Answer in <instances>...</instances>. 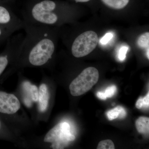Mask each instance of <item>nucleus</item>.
<instances>
[{"mask_svg": "<svg viewBox=\"0 0 149 149\" xmlns=\"http://www.w3.org/2000/svg\"><path fill=\"white\" fill-rule=\"evenodd\" d=\"M107 6L115 10L124 8L129 2L130 0H101Z\"/></svg>", "mask_w": 149, "mask_h": 149, "instance_id": "9", "label": "nucleus"}, {"mask_svg": "<svg viewBox=\"0 0 149 149\" xmlns=\"http://www.w3.org/2000/svg\"><path fill=\"white\" fill-rule=\"evenodd\" d=\"M127 115L126 111L124 108L121 106H118L113 109L107 112V116L109 120H112L117 118H124Z\"/></svg>", "mask_w": 149, "mask_h": 149, "instance_id": "7", "label": "nucleus"}, {"mask_svg": "<svg viewBox=\"0 0 149 149\" xmlns=\"http://www.w3.org/2000/svg\"><path fill=\"white\" fill-rule=\"evenodd\" d=\"M32 85L29 81H24L22 83V88L24 92V103L28 107H30L32 105V100L30 94V87Z\"/></svg>", "mask_w": 149, "mask_h": 149, "instance_id": "10", "label": "nucleus"}, {"mask_svg": "<svg viewBox=\"0 0 149 149\" xmlns=\"http://www.w3.org/2000/svg\"><path fill=\"white\" fill-rule=\"evenodd\" d=\"M0 126H1V123H0Z\"/></svg>", "mask_w": 149, "mask_h": 149, "instance_id": "22", "label": "nucleus"}, {"mask_svg": "<svg viewBox=\"0 0 149 149\" xmlns=\"http://www.w3.org/2000/svg\"><path fill=\"white\" fill-rule=\"evenodd\" d=\"M137 108L141 109L143 107V98L142 97L140 98L136 102V104Z\"/></svg>", "mask_w": 149, "mask_h": 149, "instance_id": "19", "label": "nucleus"}, {"mask_svg": "<svg viewBox=\"0 0 149 149\" xmlns=\"http://www.w3.org/2000/svg\"><path fill=\"white\" fill-rule=\"evenodd\" d=\"M97 96L99 98L101 99L102 100H106L107 97L104 93H102V92H99L97 93Z\"/></svg>", "mask_w": 149, "mask_h": 149, "instance_id": "20", "label": "nucleus"}, {"mask_svg": "<svg viewBox=\"0 0 149 149\" xmlns=\"http://www.w3.org/2000/svg\"><path fill=\"white\" fill-rule=\"evenodd\" d=\"M30 94L32 101L38 102L39 99V91L36 85H31L30 87Z\"/></svg>", "mask_w": 149, "mask_h": 149, "instance_id": "14", "label": "nucleus"}, {"mask_svg": "<svg viewBox=\"0 0 149 149\" xmlns=\"http://www.w3.org/2000/svg\"><path fill=\"white\" fill-rule=\"evenodd\" d=\"M97 149H114V143L112 141L110 140H106L100 141L99 143Z\"/></svg>", "mask_w": 149, "mask_h": 149, "instance_id": "12", "label": "nucleus"}, {"mask_svg": "<svg viewBox=\"0 0 149 149\" xmlns=\"http://www.w3.org/2000/svg\"><path fill=\"white\" fill-rule=\"evenodd\" d=\"M128 50V48L127 47H123L120 48L118 55V58L120 61H123L125 59L126 53Z\"/></svg>", "mask_w": 149, "mask_h": 149, "instance_id": "16", "label": "nucleus"}, {"mask_svg": "<svg viewBox=\"0 0 149 149\" xmlns=\"http://www.w3.org/2000/svg\"><path fill=\"white\" fill-rule=\"evenodd\" d=\"M98 37L93 31L83 32L75 38L71 44V52L74 57H83L92 52L97 45Z\"/></svg>", "mask_w": 149, "mask_h": 149, "instance_id": "3", "label": "nucleus"}, {"mask_svg": "<svg viewBox=\"0 0 149 149\" xmlns=\"http://www.w3.org/2000/svg\"><path fill=\"white\" fill-rule=\"evenodd\" d=\"M74 1L77 2L84 3L87 2L89 1L90 0H74Z\"/></svg>", "mask_w": 149, "mask_h": 149, "instance_id": "21", "label": "nucleus"}, {"mask_svg": "<svg viewBox=\"0 0 149 149\" xmlns=\"http://www.w3.org/2000/svg\"><path fill=\"white\" fill-rule=\"evenodd\" d=\"M98 70L93 67L84 70L70 83V91L71 95L79 96L90 91L98 81Z\"/></svg>", "mask_w": 149, "mask_h": 149, "instance_id": "2", "label": "nucleus"}, {"mask_svg": "<svg viewBox=\"0 0 149 149\" xmlns=\"http://www.w3.org/2000/svg\"><path fill=\"white\" fill-rule=\"evenodd\" d=\"M75 137L70 133V126L66 122L60 123L52 128L45 136L44 142L52 143L53 149H63Z\"/></svg>", "mask_w": 149, "mask_h": 149, "instance_id": "4", "label": "nucleus"}, {"mask_svg": "<svg viewBox=\"0 0 149 149\" xmlns=\"http://www.w3.org/2000/svg\"><path fill=\"white\" fill-rule=\"evenodd\" d=\"M23 22L25 35L17 55L32 66H44L52 58L55 52V29Z\"/></svg>", "mask_w": 149, "mask_h": 149, "instance_id": "1", "label": "nucleus"}, {"mask_svg": "<svg viewBox=\"0 0 149 149\" xmlns=\"http://www.w3.org/2000/svg\"><path fill=\"white\" fill-rule=\"evenodd\" d=\"M49 95L47 85L45 84L40 85L39 91V109L41 112L47 110L49 104Z\"/></svg>", "mask_w": 149, "mask_h": 149, "instance_id": "6", "label": "nucleus"}, {"mask_svg": "<svg viewBox=\"0 0 149 149\" xmlns=\"http://www.w3.org/2000/svg\"><path fill=\"white\" fill-rule=\"evenodd\" d=\"M113 37V35L111 33H107L102 38V39H101L100 42L101 43L102 45H106L109 42L110 40H111Z\"/></svg>", "mask_w": 149, "mask_h": 149, "instance_id": "17", "label": "nucleus"}, {"mask_svg": "<svg viewBox=\"0 0 149 149\" xmlns=\"http://www.w3.org/2000/svg\"><path fill=\"white\" fill-rule=\"evenodd\" d=\"M143 98V107H148L149 105V93L147 94Z\"/></svg>", "mask_w": 149, "mask_h": 149, "instance_id": "18", "label": "nucleus"}, {"mask_svg": "<svg viewBox=\"0 0 149 149\" xmlns=\"http://www.w3.org/2000/svg\"><path fill=\"white\" fill-rule=\"evenodd\" d=\"M116 91H117V88L116 86L115 85H112L107 88L104 94L107 97H111L114 95Z\"/></svg>", "mask_w": 149, "mask_h": 149, "instance_id": "15", "label": "nucleus"}, {"mask_svg": "<svg viewBox=\"0 0 149 149\" xmlns=\"http://www.w3.org/2000/svg\"><path fill=\"white\" fill-rule=\"evenodd\" d=\"M137 45L141 49H149V32L143 33L139 37L137 40Z\"/></svg>", "mask_w": 149, "mask_h": 149, "instance_id": "11", "label": "nucleus"}, {"mask_svg": "<svg viewBox=\"0 0 149 149\" xmlns=\"http://www.w3.org/2000/svg\"><path fill=\"white\" fill-rule=\"evenodd\" d=\"M20 108L19 100L14 95L0 91V112L5 114H14Z\"/></svg>", "mask_w": 149, "mask_h": 149, "instance_id": "5", "label": "nucleus"}, {"mask_svg": "<svg viewBox=\"0 0 149 149\" xmlns=\"http://www.w3.org/2000/svg\"><path fill=\"white\" fill-rule=\"evenodd\" d=\"M136 129L139 133L142 134H147L149 132V118L142 116L136 120Z\"/></svg>", "mask_w": 149, "mask_h": 149, "instance_id": "8", "label": "nucleus"}, {"mask_svg": "<svg viewBox=\"0 0 149 149\" xmlns=\"http://www.w3.org/2000/svg\"><path fill=\"white\" fill-rule=\"evenodd\" d=\"M10 28L0 24V38L10 36L14 31L9 29Z\"/></svg>", "mask_w": 149, "mask_h": 149, "instance_id": "13", "label": "nucleus"}]
</instances>
